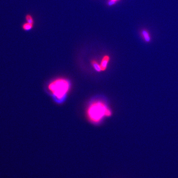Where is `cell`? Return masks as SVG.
I'll return each instance as SVG.
<instances>
[{
  "label": "cell",
  "instance_id": "1",
  "mask_svg": "<svg viewBox=\"0 0 178 178\" xmlns=\"http://www.w3.org/2000/svg\"><path fill=\"white\" fill-rule=\"evenodd\" d=\"M71 87V83L68 79L58 77L48 83L47 90L55 102L61 104L66 99Z\"/></svg>",
  "mask_w": 178,
  "mask_h": 178
},
{
  "label": "cell",
  "instance_id": "2",
  "mask_svg": "<svg viewBox=\"0 0 178 178\" xmlns=\"http://www.w3.org/2000/svg\"><path fill=\"white\" fill-rule=\"evenodd\" d=\"M87 114L89 121L95 124L102 122L106 117L112 115V112L105 102L100 100L94 101L89 104Z\"/></svg>",
  "mask_w": 178,
  "mask_h": 178
},
{
  "label": "cell",
  "instance_id": "3",
  "mask_svg": "<svg viewBox=\"0 0 178 178\" xmlns=\"http://www.w3.org/2000/svg\"><path fill=\"white\" fill-rule=\"evenodd\" d=\"M109 60V56H108V55H105L104 56H103V57L102 59L100 64L102 71H104L107 69Z\"/></svg>",
  "mask_w": 178,
  "mask_h": 178
},
{
  "label": "cell",
  "instance_id": "4",
  "mask_svg": "<svg viewBox=\"0 0 178 178\" xmlns=\"http://www.w3.org/2000/svg\"><path fill=\"white\" fill-rule=\"evenodd\" d=\"M140 34L142 38L145 42L147 43H149L151 41V35L147 29H142L141 30Z\"/></svg>",
  "mask_w": 178,
  "mask_h": 178
},
{
  "label": "cell",
  "instance_id": "5",
  "mask_svg": "<svg viewBox=\"0 0 178 178\" xmlns=\"http://www.w3.org/2000/svg\"><path fill=\"white\" fill-rule=\"evenodd\" d=\"M92 64L94 68L97 71L101 72L102 71L101 67L100 65L99 64V63L95 60H93L92 61Z\"/></svg>",
  "mask_w": 178,
  "mask_h": 178
},
{
  "label": "cell",
  "instance_id": "6",
  "mask_svg": "<svg viewBox=\"0 0 178 178\" xmlns=\"http://www.w3.org/2000/svg\"><path fill=\"white\" fill-rule=\"evenodd\" d=\"M34 27V24L26 22L22 26V29L26 31H28L32 29Z\"/></svg>",
  "mask_w": 178,
  "mask_h": 178
},
{
  "label": "cell",
  "instance_id": "7",
  "mask_svg": "<svg viewBox=\"0 0 178 178\" xmlns=\"http://www.w3.org/2000/svg\"><path fill=\"white\" fill-rule=\"evenodd\" d=\"M26 20V22L28 23L32 24H34V19L33 17L30 14H27L26 15L25 17Z\"/></svg>",
  "mask_w": 178,
  "mask_h": 178
},
{
  "label": "cell",
  "instance_id": "8",
  "mask_svg": "<svg viewBox=\"0 0 178 178\" xmlns=\"http://www.w3.org/2000/svg\"><path fill=\"white\" fill-rule=\"evenodd\" d=\"M117 2L116 1H114V0H109V1L108 2V6H113L114 4H116Z\"/></svg>",
  "mask_w": 178,
  "mask_h": 178
},
{
  "label": "cell",
  "instance_id": "9",
  "mask_svg": "<svg viewBox=\"0 0 178 178\" xmlns=\"http://www.w3.org/2000/svg\"><path fill=\"white\" fill-rule=\"evenodd\" d=\"M114 1H116L117 2L118 1H120V0H114Z\"/></svg>",
  "mask_w": 178,
  "mask_h": 178
}]
</instances>
